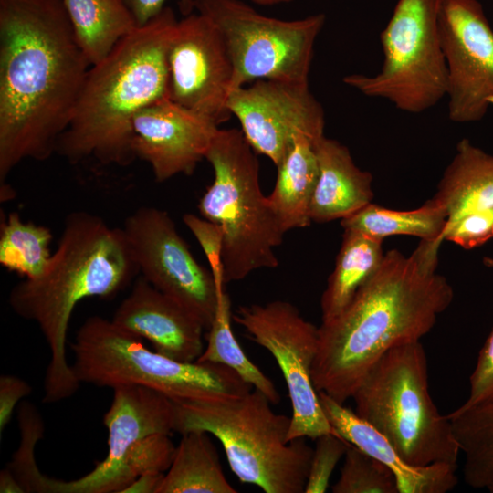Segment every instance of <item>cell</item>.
Listing matches in <instances>:
<instances>
[{
	"label": "cell",
	"instance_id": "25",
	"mask_svg": "<svg viewBox=\"0 0 493 493\" xmlns=\"http://www.w3.org/2000/svg\"><path fill=\"white\" fill-rule=\"evenodd\" d=\"M384 256L383 241L344 230L332 273L320 299L322 320L340 314L376 271Z\"/></svg>",
	"mask_w": 493,
	"mask_h": 493
},
{
	"label": "cell",
	"instance_id": "10",
	"mask_svg": "<svg viewBox=\"0 0 493 493\" xmlns=\"http://www.w3.org/2000/svg\"><path fill=\"white\" fill-rule=\"evenodd\" d=\"M194 10L224 38L234 68L231 91L258 79L308 83L324 14L281 20L241 0H194Z\"/></svg>",
	"mask_w": 493,
	"mask_h": 493
},
{
	"label": "cell",
	"instance_id": "7",
	"mask_svg": "<svg viewBox=\"0 0 493 493\" xmlns=\"http://www.w3.org/2000/svg\"><path fill=\"white\" fill-rule=\"evenodd\" d=\"M351 398L355 413L383 434L410 465H456L461 451L448 416L439 413L430 395L421 341L383 354Z\"/></svg>",
	"mask_w": 493,
	"mask_h": 493
},
{
	"label": "cell",
	"instance_id": "33",
	"mask_svg": "<svg viewBox=\"0 0 493 493\" xmlns=\"http://www.w3.org/2000/svg\"><path fill=\"white\" fill-rule=\"evenodd\" d=\"M350 446L336 434H325L316 438L305 493L327 491L333 470Z\"/></svg>",
	"mask_w": 493,
	"mask_h": 493
},
{
	"label": "cell",
	"instance_id": "35",
	"mask_svg": "<svg viewBox=\"0 0 493 493\" xmlns=\"http://www.w3.org/2000/svg\"><path fill=\"white\" fill-rule=\"evenodd\" d=\"M183 220L202 247L216 284L225 286L221 262L224 244L222 227L203 216L199 217L193 214H185Z\"/></svg>",
	"mask_w": 493,
	"mask_h": 493
},
{
	"label": "cell",
	"instance_id": "20",
	"mask_svg": "<svg viewBox=\"0 0 493 493\" xmlns=\"http://www.w3.org/2000/svg\"><path fill=\"white\" fill-rule=\"evenodd\" d=\"M315 149L319 174L309 206L311 222L341 220L372 203V174L355 164L348 147L323 135Z\"/></svg>",
	"mask_w": 493,
	"mask_h": 493
},
{
	"label": "cell",
	"instance_id": "37",
	"mask_svg": "<svg viewBox=\"0 0 493 493\" xmlns=\"http://www.w3.org/2000/svg\"><path fill=\"white\" fill-rule=\"evenodd\" d=\"M32 391L25 380L10 374L0 377V434L12 418L16 404Z\"/></svg>",
	"mask_w": 493,
	"mask_h": 493
},
{
	"label": "cell",
	"instance_id": "34",
	"mask_svg": "<svg viewBox=\"0 0 493 493\" xmlns=\"http://www.w3.org/2000/svg\"><path fill=\"white\" fill-rule=\"evenodd\" d=\"M443 239L471 249L493 237V210L473 212L446 224Z\"/></svg>",
	"mask_w": 493,
	"mask_h": 493
},
{
	"label": "cell",
	"instance_id": "36",
	"mask_svg": "<svg viewBox=\"0 0 493 493\" xmlns=\"http://www.w3.org/2000/svg\"><path fill=\"white\" fill-rule=\"evenodd\" d=\"M483 263L493 268V258L486 257ZM470 391L466 402L458 409L493 400V329L481 348L476 367L469 378Z\"/></svg>",
	"mask_w": 493,
	"mask_h": 493
},
{
	"label": "cell",
	"instance_id": "12",
	"mask_svg": "<svg viewBox=\"0 0 493 493\" xmlns=\"http://www.w3.org/2000/svg\"><path fill=\"white\" fill-rule=\"evenodd\" d=\"M122 229L142 278L185 308L207 330L225 287L196 261L168 213L141 207L125 219Z\"/></svg>",
	"mask_w": 493,
	"mask_h": 493
},
{
	"label": "cell",
	"instance_id": "9",
	"mask_svg": "<svg viewBox=\"0 0 493 493\" xmlns=\"http://www.w3.org/2000/svg\"><path fill=\"white\" fill-rule=\"evenodd\" d=\"M441 0H398L380 41L383 66L372 76L342 79L362 94L383 99L396 109L422 113L446 97L447 68L438 14Z\"/></svg>",
	"mask_w": 493,
	"mask_h": 493
},
{
	"label": "cell",
	"instance_id": "18",
	"mask_svg": "<svg viewBox=\"0 0 493 493\" xmlns=\"http://www.w3.org/2000/svg\"><path fill=\"white\" fill-rule=\"evenodd\" d=\"M323 412L336 433L349 444L377 459L393 475L399 493H446L457 484L456 465L407 463L390 441L355 411L318 392Z\"/></svg>",
	"mask_w": 493,
	"mask_h": 493
},
{
	"label": "cell",
	"instance_id": "24",
	"mask_svg": "<svg viewBox=\"0 0 493 493\" xmlns=\"http://www.w3.org/2000/svg\"><path fill=\"white\" fill-rule=\"evenodd\" d=\"M205 431L182 434L157 493H236L226 479L217 450Z\"/></svg>",
	"mask_w": 493,
	"mask_h": 493
},
{
	"label": "cell",
	"instance_id": "14",
	"mask_svg": "<svg viewBox=\"0 0 493 493\" xmlns=\"http://www.w3.org/2000/svg\"><path fill=\"white\" fill-rule=\"evenodd\" d=\"M169 99L216 126L228 121L234 68L224 38L206 16L178 20L168 50Z\"/></svg>",
	"mask_w": 493,
	"mask_h": 493
},
{
	"label": "cell",
	"instance_id": "38",
	"mask_svg": "<svg viewBox=\"0 0 493 493\" xmlns=\"http://www.w3.org/2000/svg\"><path fill=\"white\" fill-rule=\"evenodd\" d=\"M166 0H124L131 11L136 26H141L157 16L163 8ZM179 7L184 16L194 10V0H178Z\"/></svg>",
	"mask_w": 493,
	"mask_h": 493
},
{
	"label": "cell",
	"instance_id": "8",
	"mask_svg": "<svg viewBox=\"0 0 493 493\" xmlns=\"http://www.w3.org/2000/svg\"><path fill=\"white\" fill-rule=\"evenodd\" d=\"M205 159L212 165L214 180L198 209L224 231L225 285L257 269L276 268L278 258L274 248L285 233L261 191L257 152L241 130L218 128Z\"/></svg>",
	"mask_w": 493,
	"mask_h": 493
},
{
	"label": "cell",
	"instance_id": "31",
	"mask_svg": "<svg viewBox=\"0 0 493 493\" xmlns=\"http://www.w3.org/2000/svg\"><path fill=\"white\" fill-rule=\"evenodd\" d=\"M333 493H399L393 473L381 462L351 445Z\"/></svg>",
	"mask_w": 493,
	"mask_h": 493
},
{
	"label": "cell",
	"instance_id": "23",
	"mask_svg": "<svg viewBox=\"0 0 493 493\" xmlns=\"http://www.w3.org/2000/svg\"><path fill=\"white\" fill-rule=\"evenodd\" d=\"M175 447L168 434L149 435L132 445L121 460L107 470H91L70 481L50 478L48 493H122L141 476L167 471Z\"/></svg>",
	"mask_w": 493,
	"mask_h": 493
},
{
	"label": "cell",
	"instance_id": "16",
	"mask_svg": "<svg viewBox=\"0 0 493 493\" xmlns=\"http://www.w3.org/2000/svg\"><path fill=\"white\" fill-rule=\"evenodd\" d=\"M218 126L172 101H156L140 110L132 121V150L148 163L157 182L191 175L205 158Z\"/></svg>",
	"mask_w": 493,
	"mask_h": 493
},
{
	"label": "cell",
	"instance_id": "11",
	"mask_svg": "<svg viewBox=\"0 0 493 493\" xmlns=\"http://www.w3.org/2000/svg\"><path fill=\"white\" fill-rule=\"evenodd\" d=\"M233 320L271 353L281 370L292 408L288 441L338 435L323 412L312 381L318 327L284 300L240 306Z\"/></svg>",
	"mask_w": 493,
	"mask_h": 493
},
{
	"label": "cell",
	"instance_id": "17",
	"mask_svg": "<svg viewBox=\"0 0 493 493\" xmlns=\"http://www.w3.org/2000/svg\"><path fill=\"white\" fill-rule=\"evenodd\" d=\"M112 321L148 341L159 353L180 362H196L205 349L202 323L142 277L119 305Z\"/></svg>",
	"mask_w": 493,
	"mask_h": 493
},
{
	"label": "cell",
	"instance_id": "22",
	"mask_svg": "<svg viewBox=\"0 0 493 493\" xmlns=\"http://www.w3.org/2000/svg\"><path fill=\"white\" fill-rule=\"evenodd\" d=\"M317 141L297 136L276 166V184L267 197L284 233L311 224L309 206L319 174Z\"/></svg>",
	"mask_w": 493,
	"mask_h": 493
},
{
	"label": "cell",
	"instance_id": "13",
	"mask_svg": "<svg viewBox=\"0 0 493 493\" xmlns=\"http://www.w3.org/2000/svg\"><path fill=\"white\" fill-rule=\"evenodd\" d=\"M439 33L447 68L448 118L482 120L493 104V29L477 0H441Z\"/></svg>",
	"mask_w": 493,
	"mask_h": 493
},
{
	"label": "cell",
	"instance_id": "6",
	"mask_svg": "<svg viewBox=\"0 0 493 493\" xmlns=\"http://www.w3.org/2000/svg\"><path fill=\"white\" fill-rule=\"evenodd\" d=\"M71 368L81 383L114 389L141 385L174 402L238 398L253 387L229 367L180 362L148 349L142 339L99 316L87 319L71 343Z\"/></svg>",
	"mask_w": 493,
	"mask_h": 493
},
{
	"label": "cell",
	"instance_id": "15",
	"mask_svg": "<svg viewBox=\"0 0 493 493\" xmlns=\"http://www.w3.org/2000/svg\"><path fill=\"white\" fill-rule=\"evenodd\" d=\"M228 108L253 150L275 166L297 136L324 135V110L308 83L258 79L232 90Z\"/></svg>",
	"mask_w": 493,
	"mask_h": 493
},
{
	"label": "cell",
	"instance_id": "41",
	"mask_svg": "<svg viewBox=\"0 0 493 493\" xmlns=\"http://www.w3.org/2000/svg\"><path fill=\"white\" fill-rule=\"evenodd\" d=\"M254 3L261 5H272L281 3H289L293 0H252Z\"/></svg>",
	"mask_w": 493,
	"mask_h": 493
},
{
	"label": "cell",
	"instance_id": "19",
	"mask_svg": "<svg viewBox=\"0 0 493 493\" xmlns=\"http://www.w3.org/2000/svg\"><path fill=\"white\" fill-rule=\"evenodd\" d=\"M113 390L111 404L103 422L108 429V453L94 471L118 463L129 448L154 435L174 432L175 404L163 393L141 385H122Z\"/></svg>",
	"mask_w": 493,
	"mask_h": 493
},
{
	"label": "cell",
	"instance_id": "30",
	"mask_svg": "<svg viewBox=\"0 0 493 493\" xmlns=\"http://www.w3.org/2000/svg\"><path fill=\"white\" fill-rule=\"evenodd\" d=\"M51 240L49 228L24 222L18 213L12 212L1 226L0 264L26 278H36L49 262Z\"/></svg>",
	"mask_w": 493,
	"mask_h": 493
},
{
	"label": "cell",
	"instance_id": "27",
	"mask_svg": "<svg viewBox=\"0 0 493 493\" xmlns=\"http://www.w3.org/2000/svg\"><path fill=\"white\" fill-rule=\"evenodd\" d=\"M447 215L432 198L413 210H393L372 202L341 220L344 230L357 231L383 241L390 236L404 235L421 239H443Z\"/></svg>",
	"mask_w": 493,
	"mask_h": 493
},
{
	"label": "cell",
	"instance_id": "1",
	"mask_svg": "<svg viewBox=\"0 0 493 493\" xmlns=\"http://www.w3.org/2000/svg\"><path fill=\"white\" fill-rule=\"evenodd\" d=\"M90 66L62 0H0L1 186L56 152Z\"/></svg>",
	"mask_w": 493,
	"mask_h": 493
},
{
	"label": "cell",
	"instance_id": "2",
	"mask_svg": "<svg viewBox=\"0 0 493 493\" xmlns=\"http://www.w3.org/2000/svg\"><path fill=\"white\" fill-rule=\"evenodd\" d=\"M442 242L421 239L408 257L387 251L346 308L322 320L312 366L318 392L344 404L383 354L420 341L433 329L454 299L436 270Z\"/></svg>",
	"mask_w": 493,
	"mask_h": 493
},
{
	"label": "cell",
	"instance_id": "5",
	"mask_svg": "<svg viewBox=\"0 0 493 493\" xmlns=\"http://www.w3.org/2000/svg\"><path fill=\"white\" fill-rule=\"evenodd\" d=\"M174 404V432L205 431L216 437L242 483L266 493L304 492L313 448L305 438L288 441L290 416L276 414L261 392L252 389L238 398Z\"/></svg>",
	"mask_w": 493,
	"mask_h": 493
},
{
	"label": "cell",
	"instance_id": "29",
	"mask_svg": "<svg viewBox=\"0 0 493 493\" xmlns=\"http://www.w3.org/2000/svg\"><path fill=\"white\" fill-rule=\"evenodd\" d=\"M231 301L226 291L218 298L214 320L206 336V346L196 362L226 365L243 381L265 394L272 404L280 395L273 382L244 352L231 327Z\"/></svg>",
	"mask_w": 493,
	"mask_h": 493
},
{
	"label": "cell",
	"instance_id": "42",
	"mask_svg": "<svg viewBox=\"0 0 493 493\" xmlns=\"http://www.w3.org/2000/svg\"><path fill=\"white\" fill-rule=\"evenodd\" d=\"M487 489L490 492V493H493V480L489 483V485L487 487Z\"/></svg>",
	"mask_w": 493,
	"mask_h": 493
},
{
	"label": "cell",
	"instance_id": "4",
	"mask_svg": "<svg viewBox=\"0 0 493 493\" xmlns=\"http://www.w3.org/2000/svg\"><path fill=\"white\" fill-rule=\"evenodd\" d=\"M178 19L170 6L136 26L90 66L56 153L71 163L93 157L128 166L135 159L132 121L145 107L169 98L168 50Z\"/></svg>",
	"mask_w": 493,
	"mask_h": 493
},
{
	"label": "cell",
	"instance_id": "32",
	"mask_svg": "<svg viewBox=\"0 0 493 493\" xmlns=\"http://www.w3.org/2000/svg\"><path fill=\"white\" fill-rule=\"evenodd\" d=\"M18 416L22 441L6 467L15 475L25 493L39 492L45 475L41 474L36 465L34 447L43 435L44 425L36 407L27 402L21 404Z\"/></svg>",
	"mask_w": 493,
	"mask_h": 493
},
{
	"label": "cell",
	"instance_id": "26",
	"mask_svg": "<svg viewBox=\"0 0 493 493\" xmlns=\"http://www.w3.org/2000/svg\"><path fill=\"white\" fill-rule=\"evenodd\" d=\"M77 40L92 66L137 26L124 0H62Z\"/></svg>",
	"mask_w": 493,
	"mask_h": 493
},
{
	"label": "cell",
	"instance_id": "39",
	"mask_svg": "<svg viewBox=\"0 0 493 493\" xmlns=\"http://www.w3.org/2000/svg\"><path fill=\"white\" fill-rule=\"evenodd\" d=\"M163 473H150L139 477L122 493H157Z\"/></svg>",
	"mask_w": 493,
	"mask_h": 493
},
{
	"label": "cell",
	"instance_id": "40",
	"mask_svg": "<svg viewBox=\"0 0 493 493\" xmlns=\"http://www.w3.org/2000/svg\"><path fill=\"white\" fill-rule=\"evenodd\" d=\"M0 492L25 493L15 475L7 467L2 469L0 472Z\"/></svg>",
	"mask_w": 493,
	"mask_h": 493
},
{
	"label": "cell",
	"instance_id": "28",
	"mask_svg": "<svg viewBox=\"0 0 493 493\" xmlns=\"http://www.w3.org/2000/svg\"><path fill=\"white\" fill-rule=\"evenodd\" d=\"M454 436L465 456L463 477L474 488L493 480V400L449 414Z\"/></svg>",
	"mask_w": 493,
	"mask_h": 493
},
{
	"label": "cell",
	"instance_id": "21",
	"mask_svg": "<svg viewBox=\"0 0 493 493\" xmlns=\"http://www.w3.org/2000/svg\"><path fill=\"white\" fill-rule=\"evenodd\" d=\"M432 199L451 223L473 212L493 210V155L464 138L445 169Z\"/></svg>",
	"mask_w": 493,
	"mask_h": 493
},
{
	"label": "cell",
	"instance_id": "3",
	"mask_svg": "<svg viewBox=\"0 0 493 493\" xmlns=\"http://www.w3.org/2000/svg\"><path fill=\"white\" fill-rule=\"evenodd\" d=\"M138 273L123 229L79 211L66 218L57 249L44 272L12 288L8 297L11 309L38 326L50 351L44 403L68 399L80 385L66 354L68 324L77 304L87 298L116 294Z\"/></svg>",
	"mask_w": 493,
	"mask_h": 493
}]
</instances>
